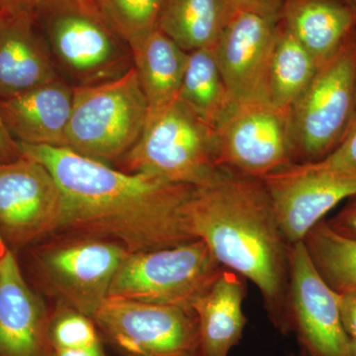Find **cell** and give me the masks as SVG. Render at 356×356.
<instances>
[{
  "instance_id": "obj_1",
  "label": "cell",
  "mask_w": 356,
  "mask_h": 356,
  "mask_svg": "<svg viewBox=\"0 0 356 356\" xmlns=\"http://www.w3.org/2000/svg\"><path fill=\"white\" fill-rule=\"evenodd\" d=\"M18 147L22 156L46 166L60 185L63 229L111 238L130 254L195 240L184 216L193 186L116 170L69 147Z\"/></svg>"
},
{
  "instance_id": "obj_2",
  "label": "cell",
  "mask_w": 356,
  "mask_h": 356,
  "mask_svg": "<svg viewBox=\"0 0 356 356\" xmlns=\"http://www.w3.org/2000/svg\"><path fill=\"white\" fill-rule=\"evenodd\" d=\"M184 216L192 238L205 243L222 267L252 281L274 327L289 334L291 245L261 179L224 170L209 184L194 187Z\"/></svg>"
},
{
  "instance_id": "obj_3",
  "label": "cell",
  "mask_w": 356,
  "mask_h": 356,
  "mask_svg": "<svg viewBox=\"0 0 356 356\" xmlns=\"http://www.w3.org/2000/svg\"><path fill=\"white\" fill-rule=\"evenodd\" d=\"M33 11L58 76L72 88L118 79L134 67L130 44L97 6L42 0Z\"/></svg>"
},
{
  "instance_id": "obj_4",
  "label": "cell",
  "mask_w": 356,
  "mask_h": 356,
  "mask_svg": "<svg viewBox=\"0 0 356 356\" xmlns=\"http://www.w3.org/2000/svg\"><path fill=\"white\" fill-rule=\"evenodd\" d=\"M119 161L123 172L193 187L224 172L218 163L214 129L178 100L147 119L139 140Z\"/></svg>"
},
{
  "instance_id": "obj_5",
  "label": "cell",
  "mask_w": 356,
  "mask_h": 356,
  "mask_svg": "<svg viewBox=\"0 0 356 356\" xmlns=\"http://www.w3.org/2000/svg\"><path fill=\"white\" fill-rule=\"evenodd\" d=\"M356 117V29L318 67L289 113L294 163H318L341 144Z\"/></svg>"
},
{
  "instance_id": "obj_6",
  "label": "cell",
  "mask_w": 356,
  "mask_h": 356,
  "mask_svg": "<svg viewBox=\"0 0 356 356\" xmlns=\"http://www.w3.org/2000/svg\"><path fill=\"white\" fill-rule=\"evenodd\" d=\"M147 103L135 67L118 79L74 88L65 147L109 163L118 161L139 140Z\"/></svg>"
},
{
  "instance_id": "obj_7",
  "label": "cell",
  "mask_w": 356,
  "mask_h": 356,
  "mask_svg": "<svg viewBox=\"0 0 356 356\" xmlns=\"http://www.w3.org/2000/svg\"><path fill=\"white\" fill-rule=\"evenodd\" d=\"M222 268L201 240L129 252L115 275L108 297L192 309Z\"/></svg>"
},
{
  "instance_id": "obj_8",
  "label": "cell",
  "mask_w": 356,
  "mask_h": 356,
  "mask_svg": "<svg viewBox=\"0 0 356 356\" xmlns=\"http://www.w3.org/2000/svg\"><path fill=\"white\" fill-rule=\"evenodd\" d=\"M92 320L122 356H197L193 309L108 297Z\"/></svg>"
},
{
  "instance_id": "obj_9",
  "label": "cell",
  "mask_w": 356,
  "mask_h": 356,
  "mask_svg": "<svg viewBox=\"0 0 356 356\" xmlns=\"http://www.w3.org/2000/svg\"><path fill=\"white\" fill-rule=\"evenodd\" d=\"M214 132L224 170L261 179L294 163L289 114L266 98L234 102Z\"/></svg>"
},
{
  "instance_id": "obj_10",
  "label": "cell",
  "mask_w": 356,
  "mask_h": 356,
  "mask_svg": "<svg viewBox=\"0 0 356 356\" xmlns=\"http://www.w3.org/2000/svg\"><path fill=\"white\" fill-rule=\"evenodd\" d=\"M261 181L290 245L303 242L330 211L356 195V172L318 163H293Z\"/></svg>"
},
{
  "instance_id": "obj_11",
  "label": "cell",
  "mask_w": 356,
  "mask_h": 356,
  "mask_svg": "<svg viewBox=\"0 0 356 356\" xmlns=\"http://www.w3.org/2000/svg\"><path fill=\"white\" fill-rule=\"evenodd\" d=\"M65 199L46 166L22 156L0 163V236L11 248L63 229Z\"/></svg>"
},
{
  "instance_id": "obj_12",
  "label": "cell",
  "mask_w": 356,
  "mask_h": 356,
  "mask_svg": "<svg viewBox=\"0 0 356 356\" xmlns=\"http://www.w3.org/2000/svg\"><path fill=\"white\" fill-rule=\"evenodd\" d=\"M129 252L115 241L83 238L44 248L40 273L70 309L92 318Z\"/></svg>"
},
{
  "instance_id": "obj_13",
  "label": "cell",
  "mask_w": 356,
  "mask_h": 356,
  "mask_svg": "<svg viewBox=\"0 0 356 356\" xmlns=\"http://www.w3.org/2000/svg\"><path fill=\"white\" fill-rule=\"evenodd\" d=\"M288 329L309 356H350L339 294L318 273L303 242L290 247Z\"/></svg>"
},
{
  "instance_id": "obj_14",
  "label": "cell",
  "mask_w": 356,
  "mask_h": 356,
  "mask_svg": "<svg viewBox=\"0 0 356 356\" xmlns=\"http://www.w3.org/2000/svg\"><path fill=\"white\" fill-rule=\"evenodd\" d=\"M280 21L255 13L229 14L214 51L222 79L235 102L264 97Z\"/></svg>"
},
{
  "instance_id": "obj_15",
  "label": "cell",
  "mask_w": 356,
  "mask_h": 356,
  "mask_svg": "<svg viewBox=\"0 0 356 356\" xmlns=\"http://www.w3.org/2000/svg\"><path fill=\"white\" fill-rule=\"evenodd\" d=\"M51 318L0 236V356H55Z\"/></svg>"
},
{
  "instance_id": "obj_16",
  "label": "cell",
  "mask_w": 356,
  "mask_h": 356,
  "mask_svg": "<svg viewBox=\"0 0 356 356\" xmlns=\"http://www.w3.org/2000/svg\"><path fill=\"white\" fill-rule=\"evenodd\" d=\"M58 79L36 14L9 9L0 17V100Z\"/></svg>"
},
{
  "instance_id": "obj_17",
  "label": "cell",
  "mask_w": 356,
  "mask_h": 356,
  "mask_svg": "<svg viewBox=\"0 0 356 356\" xmlns=\"http://www.w3.org/2000/svg\"><path fill=\"white\" fill-rule=\"evenodd\" d=\"M74 88L63 79L0 100V116L17 143L65 147Z\"/></svg>"
},
{
  "instance_id": "obj_18",
  "label": "cell",
  "mask_w": 356,
  "mask_h": 356,
  "mask_svg": "<svg viewBox=\"0 0 356 356\" xmlns=\"http://www.w3.org/2000/svg\"><path fill=\"white\" fill-rule=\"evenodd\" d=\"M245 278L222 268L210 287L192 304L198 320L197 356H229L242 339L247 318L243 303Z\"/></svg>"
},
{
  "instance_id": "obj_19",
  "label": "cell",
  "mask_w": 356,
  "mask_h": 356,
  "mask_svg": "<svg viewBox=\"0 0 356 356\" xmlns=\"http://www.w3.org/2000/svg\"><path fill=\"white\" fill-rule=\"evenodd\" d=\"M280 22L318 65L331 58L356 29L355 13L339 0H284Z\"/></svg>"
},
{
  "instance_id": "obj_20",
  "label": "cell",
  "mask_w": 356,
  "mask_h": 356,
  "mask_svg": "<svg viewBox=\"0 0 356 356\" xmlns=\"http://www.w3.org/2000/svg\"><path fill=\"white\" fill-rule=\"evenodd\" d=\"M129 44L149 118L177 102L188 53L159 28Z\"/></svg>"
},
{
  "instance_id": "obj_21",
  "label": "cell",
  "mask_w": 356,
  "mask_h": 356,
  "mask_svg": "<svg viewBox=\"0 0 356 356\" xmlns=\"http://www.w3.org/2000/svg\"><path fill=\"white\" fill-rule=\"evenodd\" d=\"M229 16L224 0H163L156 28L191 53L214 48Z\"/></svg>"
},
{
  "instance_id": "obj_22",
  "label": "cell",
  "mask_w": 356,
  "mask_h": 356,
  "mask_svg": "<svg viewBox=\"0 0 356 356\" xmlns=\"http://www.w3.org/2000/svg\"><path fill=\"white\" fill-rule=\"evenodd\" d=\"M320 65L280 21L277 37L267 70L264 98L290 113Z\"/></svg>"
},
{
  "instance_id": "obj_23",
  "label": "cell",
  "mask_w": 356,
  "mask_h": 356,
  "mask_svg": "<svg viewBox=\"0 0 356 356\" xmlns=\"http://www.w3.org/2000/svg\"><path fill=\"white\" fill-rule=\"evenodd\" d=\"M177 100L213 129L231 108L235 100L220 72L214 48L188 53Z\"/></svg>"
},
{
  "instance_id": "obj_24",
  "label": "cell",
  "mask_w": 356,
  "mask_h": 356,
  "mask_svg": "<svg viewBox=\"0 0 356 356\" xmlns=\"http://www.w3.org/2000/svg\"><path fill=\"white\" fill-rule=\"evenodd\" d=\"M303 243L318 273L334 291L341 294L356 289V240L334 233L322 220Z\"/></svg>"
},
{
  "instance_id": "obj_25",
  "label": "cell",
  "mask_w": 356,
  "mask_h": 356,
  "mask_svg": "<svg viewBox=\"0 0 356 356\" xmlns=\"http://www.w3.org/2000/svg\"><path fill=\"white\" fill-rule=\"evenodd\" d=\"M163 0H97L103 15L128 44L156 29Z\"/></svg>"
},
{
  "instance_id": "obj_26",
  "label": "cell",
  "mask_w": 356,
  "mask_h": 356,
  "mask_svg": "<svg viewBox=\"0 0 356 356\" xmlns=\"http://www.w3.org/2000/svg\"><path fill=\"white\" fill-rule=\"evenodd\" d=\"M50 339L54 350L89 348L102 343L95 321L74 309L51 318Z\"/></svg>"
},
{
  "instance_id": "obj_27",
  "label": "cell",
  "mask_w": 356,
  "mask_h": 356,
  "mask_svg": "<svg viewBox=\"0 0 356 356\" xmlns=\"http://www.w3.org/2000/svg\"><path fill=\"white\" fill-rule=\"evenodd\" d=\"M318 163L329 168L356 172V117L341 144L330 156Z\"/></svg>"
},
{
  "instance_id": "obj_28",
  "label": "cell",
  "mask_w": 356,
  "mask_h": 356,
  "mask_svg": "<svg viewBox=\"0 0 356 356\" xmlns=\"http://www.w3.org/2000/svg\"><path fill=\"white\" fill-rule=\"evenodd\" d=\"M284 0H224L229 14L233 13H250L280 18Z\"/></svg>"
},
{
  "instance_id": "obj_29",
  "label": "cell",
  "mask_w": 356,
  "mask_h": 356,
  "mask_svg": "<svg viewBox=\"0 0 356 356\" xmlns=\"http://www.w3.org/2000/svg\"><path fill=\"white\" fill-rule=\"evenodd\" d=\"M327 222L334 233L356 240V195L348 199L343 209Z\"/></svg>"
},
{
  "instance_id": "obj_30",
  "label": "cell",
  "mask_w": 356,
  "mask_h": 356,
  "mask_svg": "<svg viewBox=\"0 0 356 356\" xmlns=\"http://www.w3.org/2000/svg\"><path fill=\"white\" fill-rule=\"evenodd\" d=\"M339 311L344 330L350 339L356 337V289L339 294Z\"/></svg>"
},
{
  "instance_id": "obj_31",
  "label": "cell",
  "mask_w": 356,
  "mask_h": 356,
  "mask_svg": "<svg viewBox=\"0 0 356 356\" xmlns=\"http://www.w3.org/2000/svg\"><path fill=\"white\" fill-rule=\"evenodd\" d=\"M21 156L18 143L11 137L0 116V163H8Z\"/></svg>"
},
{
  "instance_id": "obj_32",
  "label": "cell",
  "mask_w": 356,
  "mask_h": 356,
  "mask_svg": "<svg viewBox=\"0 0 356 356\" xmlns=\"http://www.w3.org/2000/svg\"><path fill=\"white\" fill-rule=\"evenodd\" d=\"M55 356H106L102 344L83 348H70V350H55Z\"/></svg>"
},
{
  "instance_id": "obj_33",
  "label": "cell",
  "mask_w": 356,
  "mask_h": 356,
  "mask_svg": "<svg viewBox=\"0 0 356 356\" xmlns=\"http://www.w3.org/2000/svg\"><path fill=\"white\" fill-rule=\"evenodd\" d=\"M11 9H30L34 10L40 0H7Z\"/></svg>"
},
{
  "instance_id": "obj_34",
  "label": "cell",
  "mask_w": 356,
  "mask_h": 356,
  "mask_svg": "<svg viewBox=\"0 0 356 356\" xmlns=\"http://www.w3.org/2000/svg\"><path fill=\"white\" fill-rule=\"evenodd\" d=\"M9 9H11V7L9 6L8 1L7 0H0V17L4 13H6Z\"/></svg>"
},
{
  "instance_id": "obj_35",
  "label": "cell",
  "mask_w": 356,
  "mask_h": 356,
  "mask_svg": "<svg viewBox=\"0 0 356 356\" xmlns=\"http://www.w3.org/2000/svg\"><path fill=\"white\" fill-rule=\"evenodd\" d=\"M339 1L343 2L346 6L350 7L356 15V0H339Z\"/></svg>"
},
{
  "instance_id": "obj_36",
  "label": "cell",
  "mask_w": 356,
  "mask_h": 356,
  "mask_svg": "<svg viewBox=\"0 0 356 356\" xmlns=\"http://www.w3.org/2000/svg\"><path fill=\"white\" fill-rule=\"evenodd\" d=\"M350 356H356V337L350 339Z\"/></svg>"
},
{
  "instance_id": "obj_37",
  "label": "cell",
  "mask_w": 356,
  "mask_h": 356,
  "mask_svg": "<svg viewBox=\"0 0 356 356\" xmlns=\"http://www.w3.org/2000/svg\"><path fill=\"white\" fill-rule=\"evenodd\" d=\"M41 1H42V0H40L39 3ZM81 1L88 2V3L95 4V6H97V0H81ZM38 4H37V6H38Z\"/></svg>"
}]
</instances>
